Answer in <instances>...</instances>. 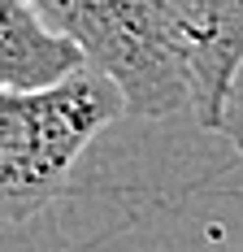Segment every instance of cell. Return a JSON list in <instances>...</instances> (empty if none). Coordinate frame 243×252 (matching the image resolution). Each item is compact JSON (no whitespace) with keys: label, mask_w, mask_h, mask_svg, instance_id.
Segmentation results:
<instances>
[{"label":"cell","mask_w":243,"mask_h":252,"mask_svg":"<svg viewBox=\"0 0 243 252\" xmlns=\"http://www.w3.org/2000/svg\"><path fill=\"white\" fill-rule=\"evenodd\" d=\"M217 130L239 144V157H243V70H239V78H235V87H230V96H226V109H221V126Z\"/></svg>","instance_id":"277c9868"},{"label":"cell","mask_w":243,"mask_h":252,"mask_svg":"<svg viewBox=\"0 0 243 252\" xmlns=\"http://www.w3.org/2000/svg\"><path fill=\"white\" fill-rule=\"evenodd\" d=\"M39 22L83 52L122 92L126 113L170 122L191 113L204 130L243 70V0H26Z\"/></svg>","instance_id":"6da1fadb"},{"label":"cell","mask_w":243,"mask_h":252,"mask_svg":"<svg viewBox=\"0 0 243 252\" xmlns=\"http://www.w3.org/2000/svg\"><path fill=\"white\" fill-rule=\"evenodd\" d=\"M118 118H126L122 92L87 65L48 87H0V222L44 213Z\"/></svg>","instance_id":"7a4b0ae2"},{"label":"cell","mask_w":243,"mask_h":252,"mask_svg":"<svg viewBox=\"0 0 243 252\" xmlns=\"http://www.w3.org/2000/svg\"><path fill=\"white\" fill-rule=\"evenodd\" d=\"M83 70V52L39 22L26 0H0V87H48Z\"/></svg>","instance_id":"3957f363"}]
</instances>
